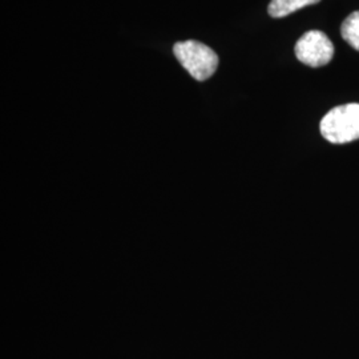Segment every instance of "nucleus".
I'll return each mask as SVG.
<instances>
[{
    "mask_svg": "<svg viewBox=\"0 0 359 359\" xmlns=\"http://www.w3.org/2000/svg\"><path fill=\"white\" fill-rule=\"evenodd\" d=\"M173 53L181 65L197 81H205L213 76L217 69V53L200 41H179L173 47Z\"/></svg>",
    "mask_w": 359,
    "mask_h": 359,
    "instance_id": "obj_2",
    "label": "nucleus"
},
{
    "mask_svg": "<svg viewBox=\"0 0 359 359\" xmlns=\"http://www.w3.org/2000/svg\"><path fill=\"white\" fill-rule=\"evenodd\" d=\"M322 136L332 144H346L359 139V104L339 105L321 120Z\"/></svg>",
    "mask_w": 359,
    "mask_h": 359,
    "instance_id": "obj_1",
    "label": "nucleus"
},
{
    "mask_svg": "<svg viewBox=\"0 0 359 359\" xmlns=\"http://www.w3.org/2000/svg\"><path fill=\"white\" fill-rule=\"evenodd\" d=\"M294 52L301 63L317 68L332 62L334 46L326 34L318 29H311L297 41Z\"/></svg>",
    "mask_w": 359,
    "mask_h": 359,
    "instance_id": "obj_3",
    "label": "nucleus"
},
{
    "mask_svg": "<svg viewBox=\"0 0 359 359\" xmlns=\"http://www.w3.org/2000/svg\"><path fill=\"white\" fill-rule=\"evenodd\" d=\"M321 0H271L269 7H268V13L271 18L280 19V18H285L304 7L317 4Z\"/></svg>",
    "mask_w": 359,
    "mask_h": 359,
    "instance_id": "obj_4",
    "label": "nucleus"
},
{
    "mask_svg": "<svg viewBox=\"0 0 359 359\" xmlns=\"http://www.w3.org/2000/svg\"><path fill=\"white\" fill-rule=\"evenodd\" d=\"M341 35L348 46L359 51V11L348 15L341 26Z\"/></svg>",
    "mask_w": 359,
    "mask_h": 359,
    "instance_id": "obj_5",
    "label": "nucleus"
}]
</instances>
